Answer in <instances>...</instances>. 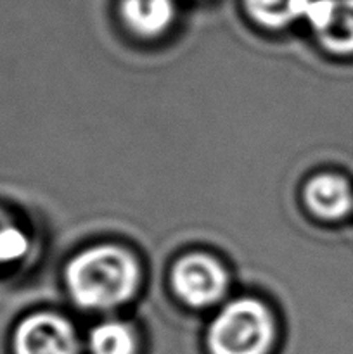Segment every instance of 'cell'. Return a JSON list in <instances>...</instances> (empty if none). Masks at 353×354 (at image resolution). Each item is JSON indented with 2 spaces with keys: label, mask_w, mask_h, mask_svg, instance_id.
I'll use <instances>...</instances> for the list:
<instances>
[{
  "label": "cell",
  "mask_w": 353,
  "mask_h": 354,
  "mask_svg": "<svg viewBox=\"0 0 353 354\" xmlns=\"http://www.w3.org/2000/svg\"><path fill=\"white\" fill-rule=\"evenodd\" d=\"M66 282L78 306L107 310L134 296L138 286V266L130 252L100 245L71 259Z\"/></svg>",
  "instance_id": "1"
},
{
  "label": "cell",
  "mask_w": 353,
  "mask_h": 354,
  "mask_svg": "<svg viewBox=\"0 0 353 354\" xmlns=\"http://www.w3.org/2000/svg\"><path fill=\"white\" fill-rule=\"evenodd\" d=\"M272 341V315L255 299L227 304L208 332L211 354H266Z\"/></svg>",
  "instance_id": "2"
},
{
  "label": "cell",
  "mask_w": 353,
  "mask_h": 354,
  "mask_svg": "<svg viewBox=\"0 0 353 354\" xmlns=\"http://www.w3.org/2000/svg\"><path fill=\"white\" fill-rule=\"evenodd\" d=\"M172 283L176 296L189 306H210L224 296L227 273L210 256L189 254L173 266Z\"/></svg>",
  "instance_id": "3"
},
{
  "label": "cell",
  "mask_w": 353,
  "mask_h": 354,
  "mask_svg": "<svg viewBox=\"0 0 353 354\" xmlns=\"http://www.w3.org/2000/svg\"><path fill=\"white\" fill-rule=\"evenodd\" d=\"M14 354H78V342L69 322L57 315L40 313L17 325Z\"/></svg>",
  "instance_id": "4"
},
{
  "label": "cell",
  "mask_w": 353,
  "mask_h": 354,
  "mask_svg": "<svg viewBox=\"0 0 353 354\" xmlns=\"http://www.w3.org/2000/svg\"><path fill=\"white\" fill-rule=\"evenodd\" d=\"M305 19L334 54H353V0H310Z\"/></svg>",
  "instance_id": "5"
},
{
  "label": "cell",
  "mask_w": 353,
  "mask_h": 354,
  "mask_svg": "<svg viewBox=\"0 0 353 354\" xmlns=\"http://www.w3.org/2000/svg\"><path fill=\"white\" fill-rule=\"evenodd\" d=\"M305 203L310 211L324 220H338L350 213L353 192L348 182L336 175H318L305 187Z\"/></svg>",
  "instance_id": "6"
},
{
  "label": "cell",
  "mask_w": 353,
  "mask_h": 354,
  "mask_svg": "<svg viewBox=\"0 0 353 354\" xmlns=\"http://www.w3.org/2000/svg\"><path fill=\"white\" fill-rule=\"evenodd\" d=\"M173 16V0H121V17L132 31L142 37L163 33Z\"/></svg>",
  "instance_id": "7"
},
{
  "label": "cell",
  "mask_w": 353,
  "mask_h": 354,
  "mask_svg": "<svg viewBox=\"0 0 353 354\" xmlns=\"http://www.w3.org/2000/svg\"><path fill=\"white\" fill-rule=\"evenodd\" d=\"M310 0H244L246 10L265 28H282L305 17Z\"/></svg>",
  "instance_id": "8"
},
{
  "label": "cell",
  "mask_w": 353,
  "mask_h": 354,
  "mask_svg": "<svg viewBox=\"0 0 353 354\" xmlns=\"http://www.w3.org/2000/svg\"><path fill=\"white\" fill-rule=\"evenodd\" d=\"M89 349L90 354H135L134 332L123 324L107 322L93 328Z\"/></svg>",
  "instance_id": "9"
},
{
  "label": "cell",
  "mask_w": 353,
  "mask_h": 354,
  "mask_svg": "<svg viewBox=\"0 0 353 354\" xmlns=\"http://www.w3.org/2000/svg\"><path fill=\"white\" fill-rule=\"evenodd\" d=\"M30 249L26 234L14 223L12 218L0 209V265L14 263Z\"/></svg>",
  "instance_id": "10"
}]
</instances>
